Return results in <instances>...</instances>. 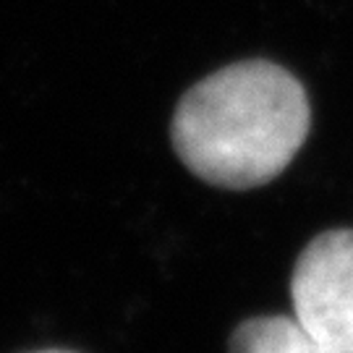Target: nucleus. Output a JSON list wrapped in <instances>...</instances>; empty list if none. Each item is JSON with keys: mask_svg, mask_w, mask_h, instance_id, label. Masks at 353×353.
Instances as JSON below:
<instances>
[{"mask_svg": "<svg viewBox=\"0 0 353 353\" xmlns=\"http://www.w3.org/2000/svg\"><path fill=\"white\" fill-rule=\"evenodd\" d=\"M42 353H68V351H42Z\"/></svg>", "mask_w": 353, "mask_h": 353, "instance_id": "obj_4", "label": "nucleus"}, {"mask_svg": "<svg viewBox=\"0 0 353 353\" xmlns=\"http://www.w3.org/2000/svg\"><path fill=\"white\" fill-rule=\"evenodd\" d=\"M230 353H327L296 316H254L236 327Z\"/></svg>", "mask_w": 353, "mask_h": 353, "instance_id": "obj_3", "label": "nucleus"}, {"mask_svg": "<svg viewBox=\"0 0 353 353\" xmlns=\"http://www.w3.org/2000/svg\"><path fill=\"white\" fill-rule=\"evenodd\" d=\"M293 316L327 353H353V230L319 233L290 278Z\"/></svg>", "mask_w": 353, "mask_h": 353, "instance_id": "obj_2", "label": "nucleus"}, {"mask_svg": "<svg viewBox=\"0 0 353 353\" xmlns=\"http://www.w3.org/2000/svg\"><path fill=\"white\" fill-rule=\"evenodd\" d=\"M312 126L306 89L283 65L241 61L181 97L170 139L194 176L220 189L265 186L293 163Z\"/></svg>", "mask_w": 353, "mask_h": 353, "instance_id": "obj_1", "label": "nucleus"}]
</instances>
